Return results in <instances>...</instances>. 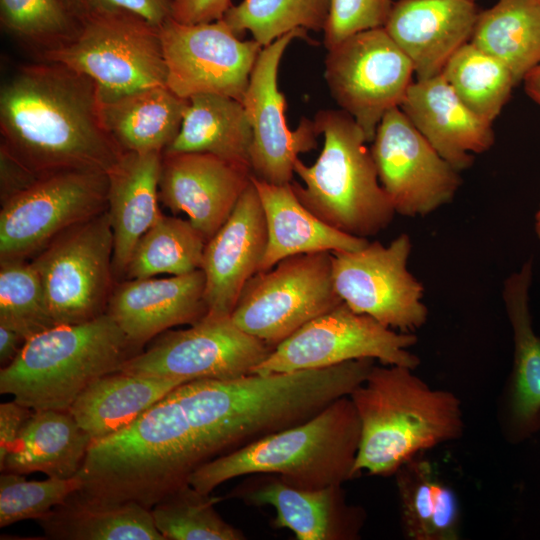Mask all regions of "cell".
I'll return each mask as SVG.
<instances>
[{"mask_svg":"<svg viewBox=\"0 0 540 540\" xmlns=\"http://www.w3.org/2000/svg\"><path fill=\"white\" fill-rule=\"evenodd\" d=\"M114 239L107 210L58 235L31 262L55 325L93 320L113 291Z\"/></svg>","mask_w":540,"mask_h":540,"instance_id":"obj_8","label":"cell"},{"mask_svg":"<svg viewBox=\"0 0 540 540\" xmlns=\"http://www.w3.org/2000/svg\"><path fill=\"white\" fill-rule=\"evenodd\" d=\"M535 2H537L538 4H540V0H534Z\"/></svg>","mask_w":540,"mask_h":540,"instance_id":"obj_48","label":"cell"},{"mask_svg":"<svg viewBox=\"0 0 540 540\" xmlns=\"http://www.w3.org/2000/svg\"><path fill=\"white\" fill-rule=\"evenodd\" d=\"M63 2L80 24L97 14L129 11L161 26L172 14V0H63Z\"/></svg>","mask_w":540,"mask_h":540,"instance_id":"obj_41","label":"cell"},{"mask_svg":"<svg viewBox=\"0 0 540 540\" xmlns=\"http://www.w3.org/2000/svg\"><path fill=\"white\" fill-rule=\"evenodd\" d=\"M254 475L258 476L242 482L228 497L273 507L275 528L290 530L297 540L358 538L364 511L346 502L342 485L308 489L292 486L275 474Z\"/></svg>","mask_w":540,"mask_h":540,"instance_id":"obj_19","label":"cell"},{"mask_svg":"<svg viewBox=\"0 0 540 540\" xmlns=\"http://www.w3.org/2000/svg\"><path fill=\"white\" fill-rule=\"evenodd\" d=\"M414 68L383 27L358 32L328 50L325 80L341 110L372 142L383 116L400 107Z\"/></svg>","mask_w":540,"mask_h":540,"instance_id":"obj_12","label":"cell"},{"mask_svg":"<svg viewBox=\"0 0 540 540\" xmlns=\"http://www.w3.org/2000/svg\"><path fill=\"white\" fill-rule=\"evenodd\" d=\"M371 368L349 395L360 422L354 473L394 475L425 450L461 436L459 399L431 388L414 369L384 365Z\"/></svg>","mask_w":540,"mask_h":540,"instance_id":"obj_2","label":"cell"},{"mask_svg":"<svg viewBox=\"0 0 540 540\" xmlns=\"http://www.w3.org/2000/svg\"><path fill=\"white\" fill-rule=\"evenodd\" d=\"M252 138L242 102L197 94L189 98L179 133L163 153H208L250 167Z\"/></svg>","mask_w":540,"mask_h":540,"instance_id":"obj_30","label":"cell"},{"mask_svg":"<svg viewBox=\"0 0 540 540\" xmlns=\"http://www.w3.org/2000/svg\"><path fill=\"white\" fill-rule=\"evenodd\" d=\"M523 82L526 94L540 105V64L525 76Z\"/></svg>","mask_w":540,"mask_h":540,"instance_id":"obj_46","label":"cell"},{"mask_svg":"<svg viewBox=\"0 0 540 540\" xmlns=\"http://www.w3.org/2000/svg\"><path fill=\"white\" fill-rule=\"evenodd\" d=\"M295 38L306 39L307 30H293L262 48L242 100L253 135L252 175L277 185L292 182L298 155L314 150L319 136L314 120L303 117L295 130H290L286 122V99L278 88V70Z\"/></svg>","mask_w":540,"mask_h":540,"instance_id":"obj_16","label":"cell"},{"mask_svg":"<svg viewBox=\"0 0 540 540\" xmlns=\"http://www.w3.org/2000/svg\"><path fill=\"white\" fill-rule=\"evenodd\" d=\"M379 181L396 213L423 217L455 197L459 171L415 128L400 107L389 110L372 140Z\"/></svg>","mask_w":540,"mask_h":540,"instance_id":"obj_15","label":"cell"},{"mask_svg":"<svg viewBox=\"0 0 540 540\" xmlns=\"http://www.w3.org/2000/svg\"><path fill=\"white\" fill-rule=\"evenodd\" d=\"M106 312L141 351L159 334L207 315L204 273L198 269L168 278L125 279L114 286Z\"/></svg>","mask_w":540,"mask_h":540,"instance_id":"obj_20","label":"cell"},{"mask_svg":"<svg viewBox=\"0 0 540 540\" xmlns=\"http://www.w3.org/2000/svg\"><path fill=\"white\" fill-rule=\"evenodd\" d=\"M268 233L258 192L251 183L229 218L206 242L201 270L212 316H231L246 283L259 271Z\"/></svg>","mask_w":540,"mask_h":540,"instance_id":"obj_18","label":"cell"},{"mask_svg":"<svg viewBox=\"0 0 540 540\" xmlns=\"http://www.w3.org/2000/svg\"><path fill=\"white\" fill-rule=\"evenodd\" d=\"M341 302L334 286L331 252L305 253L257 272L244 286L231 318L274 349Z\"/></svg>","mask_w":540,"mask_h":540,"instance_id":"obj_7","label":"cell"},{"mask_svg":"<svg viewBox=\"0 0 540 540\" xmlns=\"http://www.w3.org/2000/svg\"><path fill=\"white\" fill-rule=\"evenodd\" d=\"M416 342L413 333L391 329L341 302L272 349L253 373L322 369L360 359L415 369L420 360L409 348Z\"/></svg>","mask_w":540,"mask_h":540,"instance_id":"obj_9","label":"cell"},{"mask_svg":"<svg viewBox=\"0 0 540 540\" xmlns=\"http://www.w3.org/2000/svg\"><path fill=\"white\" fill-rule=\"evenodd\" d=\"M267 225L268 243L259 271L279 261L313 252L356 251L369 241L346 234L318 218L298 199L291 183L277 185L252 175Z\"/></svg>","mask_w":540,"mask_h":540,"instance_id":"obj_24","label":"cell"},{"mask_svg":"<svg viewBox=\"0 0 540 540\" xmlns=\"http://www.w3.org/2000/svg\"><path fill=\"white\" fill-rule=\"evenodd\" d=\"M411 239L368 242L356 251L331 252L336 292L353 311L401 332L413 333L428 316L422 284L408 269Z\"/></svg>","mask_w":540,"mask_h":540,"instance_id":"obj_13","label":"cell"},{"mask_svg":"<svg viewBox=\"0 0 540 540\" xmlns=\"http://www.w3.org/2000/svg\"><path fill=\"white\" fill-rule=\"evenodd\" d=\"M400 109L431 144L459 172L469 168L475 154L495 141L492 122L469 109L442 74L416 79Z\"/></svg>","mask_w":540,"mask_h":540,"instance_id":"obj_22","label":"cell"},{"mask_svg":"<svg viewBox=\"0 0 540 540\" xmlns=\"http://www.w3.org/2000/svg\"><path fill=\"white\" fill-rule=\"evenodd\" d=\"M532 276V261L528 260L505 279L502 292L514 340L510 415L522 435L540 426V337L533 330L530 314Z\"/></svg>","mask_w":540,"mask_h":540,"instance_id":"obj_27","label":"cell"},{"mask_svg":"<svg viewBox=\"0 0 540 540\" xmlns=\"http://www.w3.org/2000/svg\"><path fill=\"white\" fill-rule=\"evenodd\" d=\"M441 74L469 109L492 123L516 86L502 62L471 42L453 54Z\"/></svg>","mask_w":540,"mask_h":540,"instance_id":"obj_34","label":"cell"},{"mask_svg":"<svg viewBox=\"0 0 540 540\" xmlns=\"http://www.w3.org/2000/svg\"><path fill=\"white\" fill-rule=\"evenodd\" d=\"M26 339L15 330L0 325V364L9 365L19 354Z\"/></svg>","mask_w":540,"mask_h":540,"instance_id":"obj_45","label":"cell"},{"mask_svg":"<svg viewBox=\"0 0 540 540\" xmlns=\"http://www.w3.org/2000/svg\"><path fill=\"white\" fill-rule=\"evenodd\" d=\"M359 440L356 409L350 396H343L300 424L203 464L188 483L206 494L229 480L254 474H275L308 489L343 485L356 478Z\"/></svg>","mask_w":540,"mask_h":540,"instance_id":"obj_3","label":"cell"},{"mask_svg":"<svg viewBox=\"0 0 540 540\" xmlns=\"http://www.w3.org/2000/svg\"><path fill=\"white\" fill-rule=\"evenodd\" d=\"M0 262V325L26 340L55 326L41 277L31 260Z\"/></svg>","mask_w":540,"mask_h":540,"instance_id":"obj_38","label":"cell"},{"mask_svg":"<svg viewBox=\"0 0 540 540\" xmlns=\"http://www.w3.org/2000/svg\"><path fill=\"white\" fill-rule=\"evenodd\" d=\"M314 123L324 136L314 164L299 158L292 181L300 202L318 218L352 236L367 238L383 231L396 214L383 189L367 140L355 120L343 110H321Z\"/></svg>","mask_w":540,"mask_h":540,"instance_id":"obj_5","label":"cell"},{"mask_svg":"<svg viewBox=\"0 0 540 540\" xmlns=\"http://www.w3.org/2000/svg\"><path fill=\"white\" fill-rule=\"evenodd\" d=\"M393 0H331L324 28L327 50L361 31L384 27Z\"/></svg>","mask_w":540,"mask_h":540,"instance_id":"obj_40","label":"cell"},{"mask_svg":"<svg viewBox=\"0 0 540 540\" xmlns=\"http://www.w3.org/2000/svg\"><path fill=\"white\" fill-rule=\"evenodd\" d=\"M221 500L187 482L162 497L150 511L165 540H244L243 532L217 513L215 504Z\"/></svg>","mask_w":540,"mask_h":540,"instance_id":"obj_36","label":"cell"},{"mask_svg":"<svg viewBox=\"0 0 540 540\" xmlns=\"http://www.w3.org/2000/svg\"><path fill=\"white\" fill-rule=\"evenodd\" d=\"M162 154L125 152L107 172L114 277H124L135 245L163 216L159 207Z\"/></svg>","mask_w":540,"mask_h":540,"instance_id":"obj_23","label":"cell"},{"mask_svg":"<svg viewBox=\"0 0 540 540\" xmlns=\"http://www.w3.org/2000/svg\"><path fill=\"white\" fill-rule=\"evenodd\" d=\"M1 144L40 177L108 172L123 152L106 132L96 83L63 64L20 67L0 91Z\"/></svg>","mask_w":540,"mask_h":540,"instance_id":"obj_1","label":"cell"},{"mask_svg":"<svg viewBox=\"0 0 540 540\" xmlns=\"http://www.w3.org/2000/svg\"><path fill=\"white\" fill-rule=\"evenodd\" d=\"M394 475L405 535L413 540L457 539L460 516L457 497L439 481L431 465L414 458Z\"/></svg>","mask_w":540,"mask_h":540,"instance_id":"obj_32","label":"cell"},{"mask_svg":"<svg viewBox=\"0 0 540 540\" xmlns=\"http://www.w3.org/2000/svg\"><path fill=\"white\" fill-rule=\"evenodd\" d=\"M40 59L91 78L102 102L164 86L167 81L160 26L129 11L88 18L72 42L45 52Z\"/></svg>","mask_w":540,"mask_h":540,"instance_id":"obj_6","label":"cell"},{"mask_svg":"<svg viewBox=\"0 0 540 540\" xmlns=\"http://www.w3.org/2000/svg\"><path fill=\"white\" fill-rule=\"evenodd\" d=\"M272 348L239 328L231 316L207 314L186 329L167 330L119 371L184 382L253 374Z\"/></svg>","mask_w":540,"mask_h":540,"instance_id":"obj_11","label":"cell"},{"mask_svg":"<svg viewBox=\"0 0 540 540\" xmlns=\"http://www.w3.org/2000/svg\"><path fill=\"white\" fill-rule=\"evenodd\" d=\"M469 42L502 62L517 85L540 64V4L498 0L479 12Z\"/></svg>","mask_w":540,"mask_h":540,"instance_id":"obj_31","label":"cell"},{"mask_svg":"<svg viewBox=\"0 0 540 540\" xmlns=\"http://www.w3.org/2000/svg\"><path fill=\"white\" fill-rule=\"evenodd\" d=\"M189 99L166 85L142 89L114 100L100 101L102 124L125 152H161L181 128Z\"/></svg>","mask_w":540,"mask_h":540,"instance_id":"obj_26","label":"cell"},{"mask_svg":"<svg viewBox=\"0 0 540 540\" xmlns=\"http://www.w3.org/2000/svg\"><path fill=\"white\" fill-rule=\"evenodd\" d=\"M91 441L69 410H33L17 441L0 460V471L41 472L69 479L81 469Z\"/></svg>","mask_w":540,"mask_h":540,"instance_id":"obj_25","label":"cell"},{"mask_svg":"<svg viewBox=\"0 0 540 540\" xmlns=\"http://www.w3.org/2000/svg\"><path fill=\"white\" fill-rule=\"evenodd\" d=\"M534 226H535V233H536L537 237L540 240V207L538 208V210H537V212L535 214Z\"/></svg>","mask_w":540,"mask_h":540,"instance_id":"obj_47","label":"cell"},{"mask_svg":"<svg viewBox=\"0 0 540 540\" xmlns=\"http://www.w3.org/2000/svg\"><path fill=\"white\" fill-rule=\"evenodd\" d=\"M331 0H243L222 17L238 37L248 31L262 47L297 29L324 30Z\"/></svg>","mask_w":540,"mask_h":540,"instance_id":"obj_35","label":"cell"},{"mask_svg":"<svg viewBox=\"0 0 540 540\" xmlns=\"http://www.w3.org/2000/svg\"><path fill=\"white\" fill-rule=\"evenodd\" d=\"M108 176L91 170L42 176L1 204L0 261L28 260L58 235L107 210Z\"/></svg>","mask_w":540,"mask_h":540,"instance_id":"obj_10","label":"cell"},{"mask_svg":"<svg viewBox=\"0 0 540 540\" xmlns=\"http://www.w3.org/2000/svg\"><path fill=\"white\" fill-rule=\"evenodd\" d=\"M182 383L116 371L89 384L69 412L92 441L102 439L130 425Z\"/></svg>","mask_w":540,"mask_h":540,"instance_id":"obj_28","label":"cell"},{"mask_svg":"<svg viewBox=\"0 0 540 540\" xmlns=\"http://www.w3.org/2000/svg\"><path fill=\"white\" fill-rule=\"evenodd\" d=\"M38 521L49 539L165 540L149 508L135 501L89 499L78 490Z\"/></svg>","mask_w":540,"mask_h":540,"instance_id":"obj_29","label":"cell"},{"mask_svg":"<svg viewBox=\"0 0 540 540\" xmlns=\"http://www.w3.org/2000/svg\"><path fill=\"white\" fill-rule=\"evenodd\" d=\"M41 177L0 144V202L1 204L25 191Z\"/></svg>","mask_w":540,"mask_h":540,"instance_id":"obj_42","label":"cell"},{"mask_svg":"<svg viewBox=\"0 0 540 540\" xmlns=\"http://www.w3.org/2000/svg\"><path fill=\"white\" fill-rule=\"evenodd\" d=\"M473 1H475V0H473Z\"/></svg>","mask_w":540,"mask_h":540,"instance_id":"obj_49","label":"cell"},{"mask_svg":"<svg viewBox=\"0 0 540 540\" xmlns=\"http://www.w3.org/2000/svg\"><path fill=\"white\" fill-rule=\"evenodd\" d=\"M232 5L231 0H172L171 17L184 24L214 22Z\"/></svg>","mask_w":540,"mask_h":540,"instance_id":"obj_43","label":"cell"},{"mask_svg":"<svg viewBox=\"0 0 540 540\" xmlns=\"http://www.w3.org/2000/svg\"><path fill=\"white\" fill-rule=\"evenodd\" d=\"M32 412L14 399L0 404V460L13 447Z\"/></svg>","mask_w":540,"mask_h":540,"instance_id":"obj_44","label":"cell"},{"mask_svg":"<svg viewBox=\"0 0 540 540\" xmlns=\"http://www.w3.org/2000/svg\"><path fill=\"white\" fill-rule=\"evenodd\" d=\"M251 168L208 153H163L159 199L185 213L206 242L231 215L251 183Z\"/></svg>","mask_w":540,"mask_h":540,"instance_id":"obj_17","label":"cell"},{"mask_svg":"<svg viewBox=\"0 0 540 540\" xmlns=\"http://www.w3.org/2000/svg\"><path fill=\"white\" fill-rule=\"evenodd\" d=\"M140 352L106 312L79 324L55 325L27 339L0 370V393L32 410L70 409L96 379L119 371Z\"/></svg>","mask_w":540,"mask_h":540,"instance_id":"obj_4","label":"cell"},{"mask_svg":"<svg viewBox=\"0 0 540 540\" xmlns=\"http://www.w3.org/2000/svg\"><path fill=\"white\" fill-rule=\"evenodd\" d=\"M478 14L473 0H397L383 28L427 79L470 41Z\"/></svg>","mask_w":540,"mask_h":540,"instance_id":"obj_21","label":"cell"},{"mask_svg":"<svg viewBox=\"0 0 540 540\" xmlns=\"http://www.w3.org/2000/svg\"><path fill=\"white\" fill-rule=\"evenodd\" d=\"M205 245L189 219L163 215L135 245L123 278L176 276L201 269Z\"/></svg>","mask_w":540,"mask_h":540,"instance_id":"obj_33","label":"cell"},{"mask_svg":"<svg viewBox=\"0 0 540 540\" xmlns=\"http://www.w3.org/2000/svg\"><path fill=\"white\" fill-rule=\"evenodd\" d=\"M0 24L39 57L72 42L81 29L63 0H0Z\"/></svg>","mask_w":540,"mask_h":540,"instance_id":"obj_37","label":"cell"},{"mask_svg":"<svg viewBox=\"0 0 540 540\" xmlns=\"http://www.w3.org/2000/svg\"><path fill=\"white\" fill-rule=\"evenodd\" d=\"M81 487L77 475L69 479L48 477L29 481L23 474L1 472L0 527L28 519L40 520Z\"/></svg>","mask_w":540,"mask_h":540,"instance_id":"obj_39","label":"cell"},{"mask_svg":"<svg viewBox=\"0 0 540 540\" xmlns=\"http://www.w3.org/2000/svg\"><path fill=\"white\" fill-rule=\"evenodd\" d=\"M167 87L179 97L219 94L242 102L262 46L240 40L222 19L184 24L172 17L160 26Z\"/></svg>","mask_w":540,"mask_h":540,"instance_id":"obj_14","label":"cell"}]
</instances>
